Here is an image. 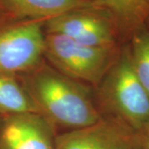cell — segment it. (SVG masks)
Segmentation results:
<instances>
[{
	"mask_svg": "<svg viewBox=\"0 0 149 149\" xmlns=\"http://www.w3.org/2000/svg\"><path fill=\"white\" fill-rule=\"evenodd\" d=\"M20 75L39 114L53 127L74 130L102 118L89 90L54 68L39 65Z\"/></svg>",
	"mask_w": 149,
	"mask_h": 149,
	"instance_id": "cell-1",
	"label": "cell"
},
{
	"mask_svg": "<svg viewBox=\"0 0 149 149\" xmlns=\"http://www.w3.org/2000/svg\"><path fill=\"white\" fill-rule=\"evenodd\" d=\"M99 85V101L106 117L139 133L148 125L149 96L134 71L129 47L120 50Z\"/></svg>",
	"mask_w": 149,
	"mask_h": 149,
	"instance_id": "cell-2",
	"label": "cell"
},
{
	"mask_svg": "<svg viewBox=\"0 0 149 149\" xmlns=\"http://www.w3.org/2000/svg\"><path fill=\"white\" fill-rule=\"evenodd\" d=\"M119 52L118 47H91L62 35H45L44 56L54 69L80 83L100 84L115 62Z\"/></svg>",
	"mask_w": 149,
	"mask_h": 149,
	"instance_id": "cell-3",
	"label": "cell"
},
{
	"mask_svg": "<svg viewBox=\"0 0 149 149\" xmlns=\"http://www.w3.org/2000/svg\"><path fill=\"white\" fill-rule=\"evenodd\" d=\"M41 20L19 22L0 28V73L23 74L37 67L44 56Z\"/></svg>",
	"mask_w": 149,
	"mask_h": 149,
	"instance_id": "cell-4",
	"label": "cell"
},
{
	"mask_svg": "<svg viewBox=\"0 0 149 149\" xmlns=\"http://www.w3.org/2000/svg\"><path fill=\"white\" fill-rule=\"evenodd\" d=\"M101 9H80L47 20V33H55L77 42L97 47H117V31L111 17L98 13Z\"/></svg>",
	"mask_w": 149,
	"mask_h": 149,
	"instance_id": "cell-5",
	"label": "cell"
},
{
	"mask_svg": "<svg viewBox=\"0 0 149 149\" xmlns=\"http://www.w3.org/2000/svg\"><path fill=\"white\" fill-rule=\"evenodd\" d=\"M56 149H142L140 133L109 117L57 134Z\"/></svg>",
	"mask_w": 149,
	"mask_h": 149,
	"instance_id": "cell-6",
	"label": "cell"
},
{
	"mask_svg": "<svg viewBox=\"0 0 149 149\" xmlns=\"http://www.w3.org/2000/svg\"><path fill=\"white\" fill-rule=\"evenodd\" d=\"M54 127L35 113L3 116L0 149H56Z\"/></svg>",
	"mask_w": 149,
	"mask_h": 149,
	"instance_id": "cell-7",
	"label": "cell"
},
{
	"mask_svg": "<svg viewBox=\"0 0 149 149\" xmlns=\"http://www.w3.org/2000/svg\"><path fill=\"white\" fill-rule=\"evenodd\" d=\"M106 11L118 31L132 36L145 25L149 16V0H95Z\"/></svg>",
	"mask_w": 149,
	"mask_h": 149,
	"instance_id": "cell-8",
	"label": "cell"
},
{
	"mask_svg": "<svg viewBox=\"0 0 149 149\" xmlns=\"http://www.w3.org/2000/svg\"><path fill=\"white\" fill-rule=\"evenodd\" d=\"M22 14L37 20H48L68 12L101 9L95 0H10ZM102 10V9H101Z\"/></svg>",
	"mask_w": 149,
	"mask_h": 149,
	"instance_id": "cell-9",
	"label": "cell"
},
{
	"mask_svg": "<svg viewBox=\"0 0 149 149\" xmlns=\"http://www.w3.org/2000/svg\"><path fill=\"white\" fill-rule=\"evenodd\" d=\"M0 113L3 116L39 113L27 91L15 74L0 73Z\"/></svg>",
	"mask_w": 149,
	"mask_h": 149,
	"instance_id": "cell-10",
	"label": "cell"
},
{
	"mask_svg": "<svg viewBox=\"0 0 149 149\" xmlns=\"http://www.w3.org/2000/svg\"><path fill=\"white\" fill-rule=\"evenodd\" d=\"M133 69L149 96V28L145 25L131 36L128 46Z\"/></svg>",
	"mask_w": 149,
	"mask_h": 149,
	"instance_id": "cell-11",
	"label": "cell"
},
{
	"mask_svg": "<svg viewBox=\"0 0 149 149\" xmlns=\"http://www.w3.org/2000/svg\"><path fill=\"white\" fill-rule=\"evenodd\" d=\"M142 149H149V124L140 133Z\"/></svg>",
	"mask_w": 149,
	"mask_h": 149,
	"instance_id": "cell-12",
	"label": "cell"
},
{
	"mask_svg": "<svg viewBox=\"0 0 149 149\" xmlns=\"http://www.w3.org/2000/svg\"><path fill=\"white\" fill-rule=\"evenodd\" d=\"M147 22V23L148 24V26H149V16H148V19H147V22ZM148 28H149V27H148Z\"/></svg>",
	"mask_w": 149,
	"mask_h": 149,
	"instance_id": "cell-13",
	"label": "cell"
}]
</instances>
